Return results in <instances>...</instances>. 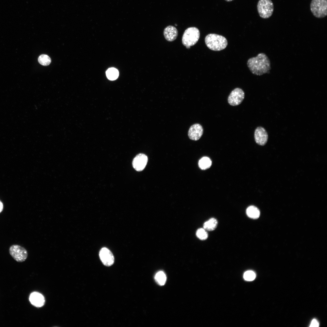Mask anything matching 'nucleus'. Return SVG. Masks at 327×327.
Returning a JSON list of instances; mask_svg holds the SVG:
<instances>
[{"mask_svg": "<svg viewBox=\"0 0 327 327\" xmlns=\"http://www.w3.org/2000/svg\"><path fill=\"white\" fill-rule=\"evenodd\" d=\"M119 72L116 68H110L106 72L107 78L110 80H114L117 79L119 76Z\"/></svg>", "mask_w": 327, "mask_h": 327, "instance_id": "f3484780", "label": "nucleus"}, {"mask_svg": "<svg viewBox=\"0 0 327 327\" xmlns=\"http://www.w3.org/2000/svg\"><path fill=\"white\" fill-rule=\"evenodd\" d=\"M29 299L32 305L38 307L43 306L45 302L44 296L37 292H34L31 293L29 296Z\"/></svg>", "mask_w": 327, "mask_h": 327, "instance_id": "f8f14e48", "label": "nucleus"}, {"mask_svg": "<svg viewBox=\"0 0 327 327\" xmlns=\"http://www.w3.org/2000/svg\"><path fill=\"white\" fill-rule=\"evenodd\" d=\"M244 97L243 90L240 88H236L232 91L228 96V101L230 105L237 106L242 102Z\"/></svg>", "mask_w": 327, "mask_h": 327, "instance_id": "0eeeda50", "label": "nucleus"}, {"mask_svg": "<svg viewBox=\"0 0 327 327\" xmlns=\"http://www.w3.org/2000/svg\"><path fill=\"white\" fill-rule=\"evenodd\" d=\"M154 278L157 283L160 286L164 285L165 284L167 279L166 275L162 271L157 272L155 275Z\"/></svg>", "mask_w": 327, "mask_h": 327, "instance_id": "a211bd4d", "label": "nucleus"}, {"mask_svg": "<svg viewBox=\"0 0 327 327\" xmlns=\"http://www.w3.org/2000/svg\"><path fill=\"white\" fill-rule=\"evenodd\" d=\"M200 36L199 29L195 27H190L184 31L182 38L183 45L187 48L195 45L198 41Z\"/></svg>", "mask_w": 327, "mask_h": 327, "instance_id": "7ed1b4c3", "label": "nucleus"}, {"mask_svg": "<svg viewBox=\"0 0 327 327\" xmlns=\"http://www.w3.org/2000/svg\"><path fill=\"white\" fill-rule=\"evenodd\" d=\"M319 326V323L318 321L315 319H313L310 324V327H318Z\"/></svg>", "mask_w": 327, "mask_h": 327, "instance_id": "4be33fe9", "label": "nucleus"}, {"mask_svg": "<svg viewBox=\"0 0 327 327\" xmlns=\"http://www.w3.org/2000/svg\"><path fill=\"white\" fill-rule=\"evenodd\" d=\"M243 277L246 280L251 281L255 279L256 274L254 272L252 271H248L244 273Z\"/></svg>", "mask_w": 327, "mask_h": 327, "instance_id": "412c9836", "label": "nucleus"}, {"mask_svg": "<svg viewBox=\"0 0 327 327\" xmlns=\"http://www.w3.org/2000/svg\"><path fill=\"white\" fill-rule=\"evenodd\" d=\"M196 235L198 238L202 240L207 239L208 237L207 232L204 228H200L196 232Z\"/></svg>", "mask_w": 327, "mask_h": 327, "instance_id": "aec40b11", "label": "nucleus"}, {"mask_svg": "<svg viewBox=\"0 0 327 327\" xmlns=\"http://www.w3.org/2000/svg\"><path fill=\"white\" fill-rule=\"evenodd\" d=\"M38 60L39 63L44 66L49 65L51 61L50 57L48 55L44 54L40 55L39 57Z\"/></svg>", "mask_w": 327, "mask_h": 327, "instance_id": "6ab92c4d", "label": "nucleus"}, {"mask_svg": "<svg viewBox=\"0 0 327 327\" xmlns=\"http://www.w3.org/2000/svg\"><path fill=\"white\" fill-rule=\"evenodd\" d=\"M247 65L251 73L257 75L268 73L271 69L269 60L263 53H259L256 57L249 58Z\"/></svg>", "mask_w": 327, "mask_h": 327, "instance_id": "f257e3e1", "label": "nucleus"}, {"mask_svg": "<svg viewBox=\"0 0 327 327\" xmlns=\"http://www.w3.org/2000/svg\"><path fill=\"white\" fill-rule=\"evenodd\" d=\"M217 225V220L214 218H212L204 223L203 226L205 230L211 231L216 229Z\"/></svg>", "mask_w": 327, "mask_h": 327, "instance_id": "2eb2a0df", "label": "nucleus"}, {"mask_svg": "<svg viewBox=\"0 0 327 327\" xmlns=\"http://www.w3.org/2000/svg\"><path fill=\"white\" fill-rule=\"evenodd\" d=\"M225 0L226 1H227V2H231V1H233V0Z\"/></svg>", "mask_w": 327, "mask_h": 327, "instance_id": "b1692460", "label": "nucleus"}, {"mask_svg": "<svg viewBox=\"0 0 327 327\" xmlns=\"http://www.w3.org/2000/svg\"><path fill=\"white\" fill-rule=\"evenodd\" d=\"M257 9L261 18L264 19L268 18L273 14V4L271 0H259L257 4Z\"/></svg>", "mask_w": 327, "mask_h": 327, "instance_id": "39448f33", "label": "nucleus"}, {"mask_svg": "<svg viewBox=\"0 0 327 327\" xmlns=\"http://www.w3.org/2000/svg\"><path fill=\"white\" fill-rule=\"evenodd\" d=\"M212 164V161L210 159L206 157L202 158L199 161V167L202 170H206L209 168Z\"/></svg>", "mask_w": 327, "mask_h": 327, "instance_id": "dca6fc26", "label": "nucleus"}, {"mask_svg": "<svg viewBox=\"0 0 327 327\" xmlns=\"http://www.w3.org/2000/svg\"><path fill=\"white\" fill-rule=\"evenodd\" d=\"M246 212L247 216L251 219H256L258 218L260 215L259 209L256 207L251 206L246 209Z\"/></svg>", "mask_w": 327, "mask_h": 327, "instance_id": "4468645a", "label": "nucleus"}, {"mask_svg": "<svg viewBox=\"0 0 327 327\" xmlns=\"http://www.w3.org/2000/svg\"><path fill=\"white\" fill-rule=\"evenodd\" d=\"M99 256L101 261L105 266H109L113 264L114 256L111 251L107 248L103 247L101 249L99 252Z\"/></svg>", "mask_w": 327, "mask_h": 327, "instance_id": "6e6552de", "label": "nucleus"}, {"mask_svg": "<svg viewBox=\"0 0 327 327\" xmlns=\"http://www.w3.org/2000/svg\"><path fill=\"white\" fill-rule=\"evenodd\" d=\"M178 34L177 29L174 27L169 25L166 27L164 31L165 39L168 41H172L177 38Z\"/></svg>", "mask_w": 327, "mask_h": 327, "instance_id": "ddd939ff", "label": "nucleus"}, {"mask_svg": "<svg viewBox=\"0 0 327 327\" xmlns=\"http://www.w3.org/2000/svg\"><path fill=\"white\" fill-rule=\"evenodd\" d=\"M147 161V157L146 155L143 154H139L133 160V167L137 171H141L145 167Z\"/></svg>", "mask_w": 327, "mask_h": 327, "instance_id": "9d476101", "label": "nucleus"}, {"mask_svg": "<svg viewBox=\"0 0 327 327\" xmlns=\"http://www.w3.org/2000/svg\"><path fill=\"white\" fill-rule=\"evenodd\" d=\"M3 208V204L0 200V213L2 211Z\"/></svg>", "mask_w": 327, "mask_h": 327, "instance_id": "5701e85b", "label": "nucleus"}, {"mask_svg": "<svg viewBox=\"0 0 327 327\" xmlns=\"http://www.w3.org/2000/svg\"><path fill=\"white\" fill-rule=\"evenodd\" d=\"M9 253L12 257L18 262L25 261L28 256L27 250L23 247L17 245L11 246L9 249Z\"/></svg>", "mask_w": 327, "mask_h": 327, "instance_id": "423d86ee", "label": "nucleus"}, {"mask_svg": "<svg viewBox=\"0 0 327 327\" xmlns=\"http://www.w3.org/2000/svg\"><path fill=\"white\" fill-rule=\"evenodd\" d=\"M206 46L210 50L220 51L226 48L228 45L226 39L224 36L216 34H210L205 38Z\"/></svg>", "mask_w": 327, "mask_h": 327, "instance_id": "f03ea898", "label": "nucleus"}, {"mask_svg": "<svg viewBox=\"0 0 327 327\" xmlns=\"http://www.w3.org/2000/svg\"><path fill=\"white\" fill-rule=\"evenodd\" d=\"M254 137L256 142L261 146H263L266 144L268 137L266 130L262 127H258L256 128Z\"/></svg>", "mask_w": 327, "mask_h": 327, "instance_id": "1a4fd4ad", "label": "nucleus"}, {"mask_svg": "<svg viewBox=\"0 0 327 327\" xmlns=\"http://www.w3.org/2000/svg\"><path fill=\"white\" fill-rule=\"evenodd\" d=\"M203 133L202 126L199 124H195L190 127L188 132V136L190 139L197 140L201 137Z\"/></svg>", "mask_w": 327, "mask_h": 327, "instance_id": "9b49d317", "label": "nucleus"}, {"mask_svg": "<svg viewBox=\"0 0 327 327\" xmlns=\"http://www.w3.org/2000/svg\"><path fill=\"white\" fill-rule=\"evenodd\" d=\"M310 9L315 17L318 18L325 17L327 15V0H312Z\"/></svg>", "mask_w": 327, "mask_h": 327, "instance_id": "20e7f679", "label": "nucleus"}]
</instances>
